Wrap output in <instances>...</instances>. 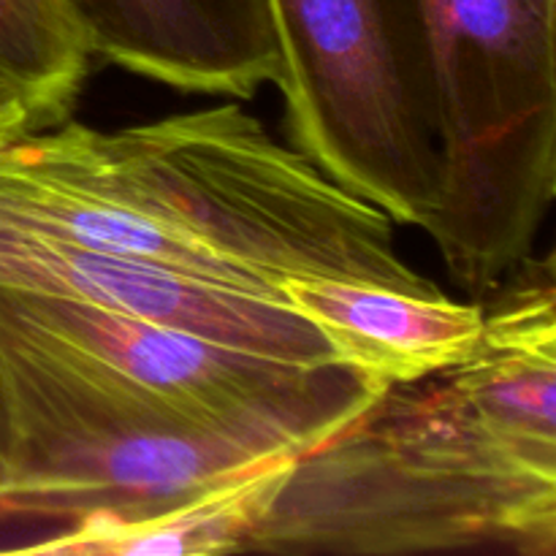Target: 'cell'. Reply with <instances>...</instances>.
I'll use <instances>...</instances> for the list:
<instances>
[{
  "label": "cell",
  "mask_w": 556,
  "mask_h": 556,
  "mask_svg": "<svg viewBox=\"0 0 556 556\" xmlns=\"http://www.w3.org/2000/svg\"><path fill=\"white\" fill-rule=\"evenodd\" d=\"M0 168L54 190L60 237L282 299L286 277H340L438 293L405 264L394 220L226 101L117 130L63 119L0 152Z\"/></svg>",
  "instance_id": "6da1fadb"
},
{
  "label": "cell",
  "mask_w": 556,
  "mask_h": 556,
  "mask_svg": "<svg viewBox=\"0 0 556 556\" xmlns=\"http://www.w3.org/2000/svg\"><path fill=\"white\" fill-rule=\"evenodd\" d=\"M242 554H556V451L510 438L448 372L391 383L288 467Z\"/></svg>",
  "instance_id": "7a4b0ae2"
},
{
  "label": "cell",
  "mask_w": 556,
  "mask_h": 556,
  "mask_svg": "<svg viewBox=\"0 0 556 556\" xmlns=\"http://www.w3.org/2000/svg\"><path fill=\"white\" fill-rule=\"evenodd\" d=\"M0 525L152 519L293 445L179 416L0 307Z\"/></svg>",
  "instance_id": "3957f363"
},
{
  "label": "cell",
  "mask_w": 556,
  "mask_h": 556,
  "mask_svg": "<svg viewBox=\"0 0 556 556\" xmlns=\"http://www.w3.org/2000/svg\"><path fill=\"white\" fill-rule=\"evenodd\" d=\"M432 71L438 204L421 226L483 302L556 193V0H416Z\"/></svg>",
  "instance_id": "277c9868"
},
{
  "label": "cell",
  "mask_w": 556,
  "mask_h": 556,
  "mask_svg": "<svg viewBox=\"0 0 556 556\" xmlns=\"http://www.w3.org/2000/svg\"><path fill=\"white\" fill-rule=\"evenodd\" d=\"M286 130L320 172L402 226L438 204L432 71L416 0H266Z\"/></svg>",
  "instance_id": "5b68a950"
},
{
  "label": "cell",
  "mask_w": 556,
  "mask_h": 556,
  "mask_svg": "<svg viewBox=\"0 0 556 556\" xmlns=\"http://www.w3.org/2000/svg\"><path fill=\"white\" fill-rule=\"evenodd\" d=\"M0 307L179 416L266 434L299 454L340 432L386 383L348 364H296L179 326L0 288Z\"/></svg>",
  "instance_id": "8992f818"
},
{
  "label": "cell",
  "mask_w": 556,
  "mask_h": 556,
  "mask_svg": "<svg viewBox=\"0 0 556 556\" xmlns=\"http://www.w3.org/2000/svg\"><path fill=\"white\" fill-rule=\"evenodd\" d=\"M0 288L179 326L282 362H337L326 337L282 299L255 296L155 261L30 231L3 217Z\"/></svg>",
  "instance_id": "52a82bcc"
},
{
  "label": "cell",
  "mask_w": 556,
  "mask_h": 556,
  "mask_svg": "<svg viewBox=\"0 0 556 556\" xmlns=\"http://www.w3.org/2000/svg\"><path fill=\"white\" fill-rule=\"evenodd\" d=\"M92 58L190 96L253 98L280 76L266 0H71Z\"/></svg>",
  "instance_id": "ba28073f"
},
{
  "label": "cell",
  "mask_w": 556,
  "mask_h": 556,
  "mask_svg": "<svg viewBox=\"0 0 556 556\" xmlns=\"http://www.w3.org/2000/svg\"><path fill=\"white\" fill-rule=\"evenodd\" d=\"M282 302L320 331L337 362L380 383H410L470 356L483 331L481 302L410 293L340 277H286Z\"/></svg>",
  "instance_id": "9c48e42d"
},
{
  "label": "cell",
  "mask_w": 556,
  "mask_h": 556,
  "mask_svg": "<svg viewBox=\"0 0 556 556\" xmlns=\"http://www.w3.org/2000/svg\"><path fill=\"white\" fill-rule=\"evenodd\" d=\"M296 456H277L255 470L206 489L152 519L81 521L14 546L20 554L60 556H210L242 554L244 541Z\"/></svg>",
  "instance_id": "30bf717a"
},
{
  "label": "cell",
  "mask_w": 556,
  "mask_h": 556,
  "mask_svg": "<svg viewBox=\"0 0 556 556\" xmlns=\"http://www.w3.org/2000/svg\"><path fill=\"white\" fill-rule=\"evenodd\" d=\"M92 60L71 0H0V79L33 103L41 128L71 117Z\"/></svg>",
  "instance_id": "8fae6325"
},
{
  "label": "cell",
  "mask_w": 556,
  "mask_h": 556,
  "mask_svg": "<svg viewBox=\"0 0 556 556\" xmlns=\"http://www.w3.org/2000/svg\"><path fill=\"white\" fill-rule=\"evenodd\" d=\"M33 130H41V119L33 103L11 81L0 79V152H5Z\"/></svg>",
  "instance_id": "7c38bea8"
},
{
  "label": "cell",
  "mask_w": 556,
  "mask_h": 556,
  "mask_svg": "<svg viewBox=\"0 0 556 556\" xmlns=\"http://www.w3.org/2000/svg\"><path fill=\"white\" fill-rule=\"evenodd\" d=\"M5 478V445H3V424H0V483Z\"/></svg>",
  "instance_id": "4fadbf2b"
}]
</instances>
